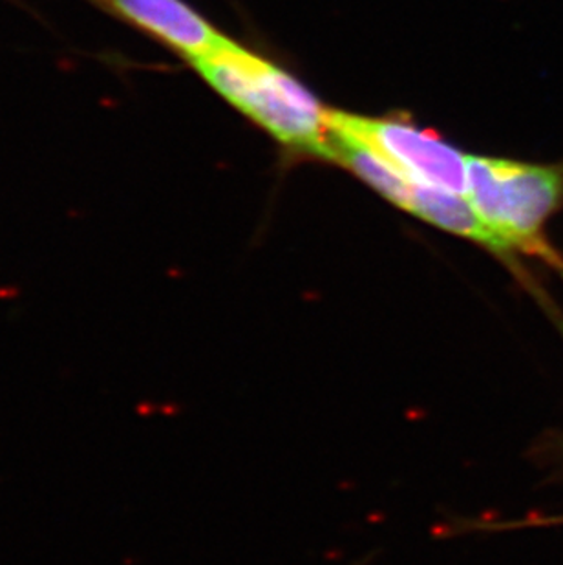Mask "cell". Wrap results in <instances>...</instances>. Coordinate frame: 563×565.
<instances>
[{
	"instance_id": "277c9868",
	"label": "cell",
	"mask_w": 563,
	"mask_h": 565,
	"mask_svg": "<svg viewBox=\"0 0 563 565\" xmlns=\"http://www.w3.org/2000/svg\"><path fill=\"white\" fill-rule=\"evenodd\" d=\"M123 24L185 57L208 54L224 35L185 0H88Z\"/></svg>"
},
{
	"instance_id": "ba28073f",
	"label": "cell",
	"mask_w": 563,
	"mask_h": 565,
	"mask_svg": "<svg viewBox=\"0 0 563 565\" xmlns=\"http://www.w3.org/2000/svg\"><path fill=\"white\" fill-rule=\"evenodd\" d=\"M560 450H563V443H560Z\"/></svg>"
},
{
	"instance_id": "7a4b0ae2",
	"label": "cell",
	"mask_w": 563,
	"mask_h": 565,
	"mask_svg": "<svg viewBox=\"0 0 563 565\" xmlns=\"http://www.w3.org/2000/svg\"><path fill=\"white\" fill-rule=\"evenodd\" d=\"M192 68L225 102L300 154L328 158L330 110L286 70L224 38Z\"/></svg>"
},
{
	"instance_id": "6da1fadb",
	"label": "cell",
	"mask_w": 563,
	"mask_h": 565,
	"mask_svg": "<svg viewBox=\"0 0 563 565\" xmlns=\"http://www.w3.org/2000/svg\"><path fill=\"white\" fill-rule=\"evenodd\" d=\"M468 202L492 238V253L563 330L556 306L548 299L523 258L548 264L563 278V256L549 242L548 225L563 209V161L529 163L509 158H467Z\"/></svg>"
},
{
	"instance_id": "52a82bcc",
	"label": "cell",
	"mask_w": 563,
	"mask_h": 565,
	"mask_svg": "<svg viewBox=\"0 0 563 565\" xmlns=\"http://www.w3.org/2000/svg\"><path fill=\"white\" fill-rule=\"evenodd\" d=\"M554 525H563V514H559V516L529 518V520H521V522L498 523V525H490V529L503 531V529L554 527Z\"/></svg>"
},
{
	"instance_id": "3957f363",
	"label": "cell",
	"mask_w": 563,
	"mask_h": 565,
	"mask_svg": "<svg viewBox=\"0 0 563 565\" xmlns=\"http://www.w3.org/2000/svg\"><path fill=\"white\" fill-rule=\"evenodd\" d=\"M330 125L378 150L410 182L467 196L468 156L428 128H417L397 118H364L333 110Z\"/></svg>"
},
{
	"instance_id": "5b68a950",
	"label": "cell",
	"mask_w": 563,
	"mask_h": 565,
	"mask_svg": "<svg viewBox=\"0 0 563 565\" xmlns=\"http://www.w3.org/2000/svg\"><path fill=\"white\" fill-rule=\"evenodd\" d=\"M326 160L337 161L361 178L362 182L375 189L389 202L403 211H408L415 183L404 178L389 160L379 154L378 150H373L353 134L330 125V143Z\"/></svg>"
},
{
	"instance_id": "8992f818",
	"label": "cell",
	"mask_w": 563,
	"mask_h": 565,
	"mask_svg": "<svg viewBox=\"0 0 563 565\" xmlns=\"http://www.w3.org/2000/svg\"><path fill=\"white\" fill-rule=\"evenodd\" d=\"M406 213L425 220L426 224L434 225L437 230L467 238L476 246L492 253L489 230L485 227L467 196L415 183Z\"/></svg>"
}]
</instances>
